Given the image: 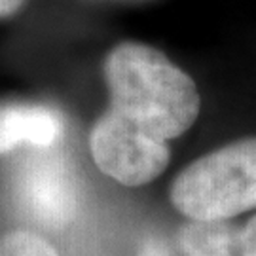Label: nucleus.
Instances as JSON below:
<instances>
[{"label":"nucleus","mask_w":256,"mask_h":256,"mask_svg":"<svg viewBox=\"0 0 256 256\" xmlns=\"http://www.w3.org/2000/svg\"><path fill=\"white\" fill-rule=\"evenodd\" d=\"M102 68L108 108L148 137L169 142L196 124L202 108L198 86L164 52L142 42H120Z\"/></svg>","instance_id":"1"},{"label":"nucleus","mask_w":256,"mask_h":256,"mask_svg":"<svg viewBox=\"0 0 256 256\" xmlns=\"http://www.w3.org/2000/svg\"><path fill=\"white\" fill-rule=\"evenodd\" d=\"M171 203L190 220H228L256 209V137L234 140L176 174Z\"/></svg>","instance_id":"2"},{"label":"nucleus","mask_w":256,"mask_h":256,"mask_svg":"<svg viewBox=\"0 0 256 256\" xmlns=\"http://www.w3.org/2000/svg\"><path fill=\"white\" fill-rule=\"evenodd\" d=\"M90 150L102 173L124 186L152 182L171 160L169 142L148 137L133 122L110 108L93 124Z\"/></svg>","instance_id":"3"},{"label":"nucleus","mask_w":256,"mask_h":256,"mask_svg":"<svg viewBox=\"0 0 256 256\" xmlns=\"http://www.w3.org/2000/svg\"><path fill=\"white\" fill-rule=\"evenodd\" d=\"M19 205L34 220L61 228L76 216L78 186L61 160H36L21 171L16 184Z\"/></svg>","instance_id":"4"},{"label":"nucleus","mask_w":256,"mask_h":256,"mask_svg":"<svg viewBox=\"0 0 256 256\" xmlns=\"http://www.w3.org/2000/svg\"><path fill=\"white\" fill-rule=\"evenodd\" d=\"M64 116L54 106L8 102L0 104V154L21 144L48 148L64 133Z\"/></svg>","instance_id":"5"},{"label":"nucleus","mask_w":256,"mask_h":256,"mask_svg":"<svg viewBox=\"0 0 256 256\" xmlns=\"http://www.w3.org/2000/svg\"><path fill=\"white\" fill-rule=\"evenodd\" d=\"M236 230L228 220H190L178 232V247L186 256H228Z\"/></svg>","instance_id":"6"},{"label":"nucleus","mask_w":256,"mask_h":256,"mask_svg":"<svg viewBox=\"0 0 256 256\" xmlns=\"http://www.w3.org/2000/svg\"><path fill=\"white\" fill-rule=\"evenodd\" d=\"M0 256H59V252L36 234L16 230L0 238Z\"/></svg>","instance_id":"7"},{"label":"nucleus","mask_w":256,"mask_h":256,"mask_svg":"<svg viewBox=\"0 0 256 256\" xmlns=\"http://www.w3.org/2000/svg\"><path fill=\"white\" fill-rule=\"evenodd\" d=\"M228 256H256V214L243 228L236 230Z\"/></svg>","instance_id":"8"},{"label":"nucleus","mask_w":256,"mask_h":256,"mask_svg":"<svg viewBox=\"0 0 256 256\" xmlns=\"http://www.w3.org/2000/svg\"><path fill=\"white\" fill-rule=\"evenodd\" d=\"M138 256H169V250L164 245V241L156 238L146 239V243L140 248V254Z\"/></svg>","instance_id":"9"},{"label":"nucleus","mask_w":256,"mask_h":256,"mask_svg":"<svg viewBox=\"0 0 256 256\" xmlns=\"http://www.w3.org/2000/svg\"><path fill=\"white\" fill-rule=\"evenodd\" d=\"M25 0H0V18H10L23 8Z\"/></svg>","instance_id":"10"}]
</instances>
